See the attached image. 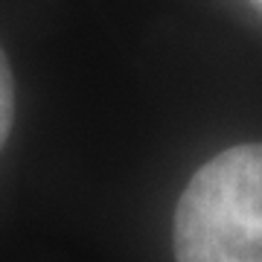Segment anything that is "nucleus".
<instances>
[{"instance_id": "obj_1", "label": "nucleus", "mask_w": 262, "mask_h": 262, "mask_svg": "<svg viewBox=\"0 0 262 262\" xmlns=\"http://www.w3.org/2000/svg\"><path fill=\"white\" fill-rule=\"evenodd\" d=\"M178 262H262V143L215 155L175 210Z\"/></svg>"}, {"instance_id": "obj_2", "label": "nucleus", "mask_w": 262, "mask_h": 262, "mask_svg": "<svg viewBox=\"0 0 262 262\" xmlns=\"http://www.w3.org/2000/svg\"><path fill=\"white\" fill-rule=\"evenodd\" d=\"M12 117H15V88H12L9 61L0 50V149L12 131Z\"/></svg>"}, {"instance_id": "obj_3", "label": "nucleus", "mask_w": 262, "mask_h": 262, "mask_svg": "<svg viewBox=\"0 0 262 262\" xmlns=\"http://www.w3.org/2000/svg\"><path fill=\"white\" fill-rule=\"evenodd\" d=\"M256 3H259V6H262V0H256Z\"/></svg>"}]
</instances>
